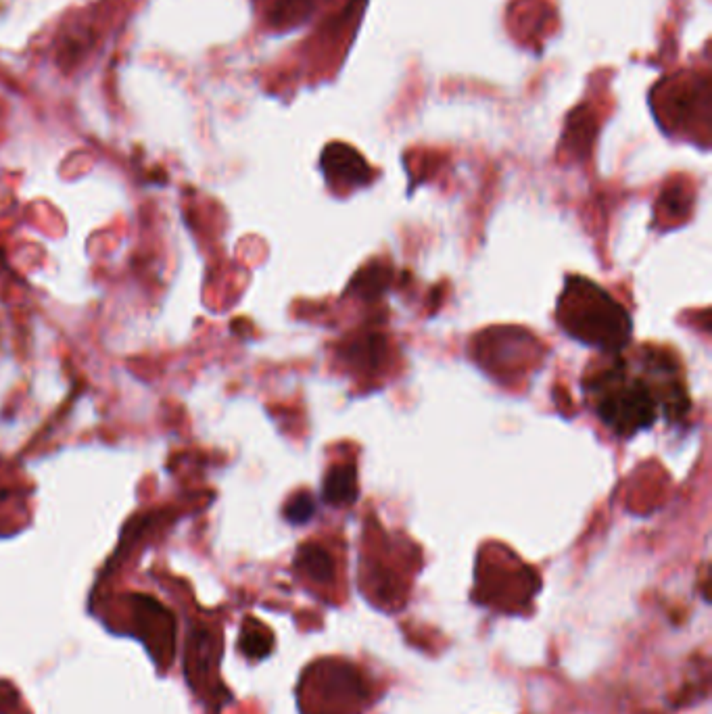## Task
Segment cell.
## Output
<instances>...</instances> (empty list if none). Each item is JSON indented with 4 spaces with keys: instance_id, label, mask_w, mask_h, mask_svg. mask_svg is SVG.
<instances>
[{
    "instance_id": "6da1fadb",
    "label": "cell",
    "mask_w": 712,
    "mask_h": 714,
    "mask_svg": "<svg viewBox=\"0 0 712 714\" xmlns=\"http://www.w3.org/2000/svg\"><path fill=\"white\" fill-rule=\"evenodd\" d=\"M558 320L566 335L606 353L623 351L631 339V318L623 305L581 276L566 278Z\"/></svg>"
},
{
    "instance_id": "7a4b0ae2",
    "label": "cell",
    "mask_w": 712,
    "mask_h": 714,
    "mask_svg": "<svg viewBox=\"0 0 712 714\" xmlns=\"http://www.w3.org/2000/svg\"><path fill=\"white\" fill-rule=\"evenodd\" d=\"M589 393L600 420L621 437L635 435L658 418L660 401L654 383L631 376L623 362L593 378Z\"/></svg>"
},
{
    "instance_id": "3957f363",
    "label": "cell",
    "mask_w": 712,
    "mask_h": 714,
    "mask_svg": "<svg viewBox=\"0 0 712 714\" xmlns=\"http://www.w3.org/2000/svg\"><path fill=\"white\" fill-rule=\"evenodd\" d=\"M299 698L303 714H360L370 702V685L355 664L324 658L305 671Z\"/></svg>"
},
{
    "instance_id": "277c9868",
    "label": "cell",
    "mask_w": 712,
    "mask_h": 714,
    "mask_svg": "<svg viewBox=\"0 0 712 714\" xmlns=\"http://www.w3.org/2000/svg\"><path fill=\"white\" fill-rule=\"evenodd\" d=\"M322 170L332 186L353 188V186L368 184L372 178V172L366 161L351 147L339 145V142L326 147L322 155Z\"/></svg>"
},
{
    "instance_id": "5b68a950",
    "label": "cell",
    "mask_w": 712,
    "mask_h": 714,
    "mask_svg": "<svg viewBox=\"0 0 712 714\" xmlns=\"http://www.w3.org/2000/svg\"><path fill=\"white\" fill-rule=\"evenodd\" d=\"M295 566L303 577L310 579L316 585H332L337 575L335 558L328 554L326 547L320 543H305L297 554Z\"/></svg>"
},
{
    "instance_id": "8992f818",
    "label": "cell",
    "mask_w": 712,
    "mask_h": 714,
    "mask_svg": "<svg viewBox=\"0 0 712 714\" xmlns=\"http://www.w3.org/2000/svg\"><path fill=\"white\" fill-rule=\"evenodd\" d=\"M708 103V82L685 84L677 82L669 88H664V111H667L675 122H683L685 117H692V107Z\"/></svg>"
},
{
    "instance_id": "52a82bcc",
    "label": "cell",
    "mask_w": 712,
    "mask_h": 714,
    "mask_svg": "<svg viewBox=\"0 0 712 714\" xmlns=\"http://www.w3.org/2000/svg\"><path fill=\"white\" fill-rule=\"evenodd\" d=\"M324 502L332 506H349L358 499V476L353 464L332 466L324 479Z\"/></svg>"
},
{
    "instance_id": "ba28073f",
    "label": "cell",
    "mask_w": 712,
    "mask_h": 714,
    "mask_svg": "<svg viewBox=\"0 0 712 714\" xmlns=\"http://www.w3.org/2000/svg\"><path fill=\"white\" fill-rule=\"evenodd\" d=\"M272 644L274 639L270 635V631L266 627H261L255 621H249L243 627V635H241V650L245 656H249L251 660H259L266 658L272 652Z\"/></svg>"
},
{
    "instance_id": "9c48e42d",
    "label": "cell",
    "mask_w": 712,
    "mask_h": 714,
    "mask_svg": "<svg viewBox=\"0 0 712 714\" xmlns=\"http://www.w3.org/2000/svg\"><path fill=\"white\" fill-rule=\"evenodd\" d=\"M316 512V504L314 497L310 493H297L291 497V502L284 508V516H287L289 522L293 525H303V522L310 520Z\"/></svg>"
}]
</instances>
